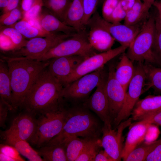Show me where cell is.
I'll return each instance as SVG.
<instances>
[{"instance_id":"obj_1","label":"cell","mask_w":161,"mask_h":161,"mask_svg":"<svg viewBox=\"0 0 161 161\" xmlns=\"http://www.w3.org/2000/svg\"><path fill=\"white\" fill-rule=\"evenodd\" d=\"M7 64L12 94L13 110L21 107L26 95L49 60L39 61L25 57L4 56Z\"/></svg>"},{"instance_id":"obj_2","label":"cell","mask_w":161,"mask_h":161,"mask_svg":"<svg viewBox=\"0 0 161 161\" xmlns=\"http://www.w3.org/2000/svg\"><path fill=\"white\" fill-rule=\"evenodd\" d=\"M63 87L46 68L29 91L21 107L35 115L63 105Z\"/></svg>"},{"instance_id":"obj_3","label":"cell","mask_w":161,"mask_h":161,"mask_svg":"<svg viewBox=\"0 0 161 161\" xmlns=\"http://www.w3.org/2000/svg\"><path fill=\"white\" fill-rule=\"evenodd\" d=\"M102 128L97 119L87 110L80 108L69 109L62 130L46 144H63L75 137L99 138Z\"/></svg>"},{"instance_id":"obj_4","label":"cell","mask_w":161,"mask_h":161,"mask_svg":"<svg viewBox=\"0 0 161 161\" xmlns=\"http://www.w3.org/2000/svg\"><path fill=\"white\" fill-rule=\"evenodd\" d=\"M68 112L62 105L40 114L36 131L30 141L31 144L40 148L57 135L63 129Z\"/></svg>"},{"instance_id":"obj_5","label":"cell","mask_w":161,"mask_h":161,"mask_svg":"<svg viewBox=\"0 0 161 161\" xmlns=\"http://www.w3.org/2000/svg\"><path fill=\"white\" fill-rule=\"evenodd\" d=\"M155 32V18L150 16L144 22L138 33L128 48L126 53L131 61L156 64L151 49Z\"/></svg>"},{"instance_id":"obj_6","label":"cell","mask_w":161,"mask_h":161,"mask_svg":"<svg viewBox=\"0 0 161 161\" xmlns=\"http://www.w3.org/2000/svg\"><path fill=\"white\" fill-rule=\"evenodd\" d=\"M97 53L89 42L86 29L76 32L61 42L37 60L46 61L54 58L71 55L86 58Z\"/></svg>"},{"instance_id":"obj_7","label":"cell","mask_w":161,"mask_h":161,"mask_svg":"<svg viewBox=\"0 0 161 161\" xmlns=\"http://www.w3.org/2000/svg\"><path fill=\"white\" fill-rule=\"evenodd\" d=\"M73 35L53 32L46 37L30 39L24 46L12 51L10 56L25 57L37 60L58 44Z\"/></svg>"},{"instance_id":"obj_8","label":"cell","mask_w":161,"mask_h":161,"mask_svg":"<svg viewBox=\"0 0 161 161\" xmlns=\"http://www.w3.org/2000/svg\"><path fill=\"white\" fill-rule=\"evenodd\" d=\"M135 68L134 75L129 83L128 90L126 92L123 107L113 122L117 126L122 121L126 119L131 113L139 98L144 91L146 83V76L142 63Z\"/></svg>"},{"instance_id":"obj_9","label":"cell","mask_w":161,"mask_h":161,"mask_svg":"<svg viewBox=\"0 0 161 161\" xmlns=\"http://www.w3.org/2000/svg\"><path fill=\"white\" fill-rule=\"evenodd\" d=\"M129 47L121 45L107 51L97 53L85 58L73 72L61 83L64 87L79 78L104 66L112 59L123 53Z\"/></svg>"},{"instance_id":"obj_10","label":"cell","mask_w":161,"mask_h":161,"mask_svg":"<svg viewBox=\"0 0 161 161\" xmlns=\"http://www.w3.org/2000/svg\"><path fill=\"white\" fill-rule=\"evenodd\" d=\"M104 67L83 75L64 87V98L78 101L85 98L96 87L105 74Z\"/></svg>"},{"instance_id":"obj_11","label":"cell","mask_w":161,"mask_h":161,"mask_svg":"<svg viewBox=\"0 0 161 161\" xmlns=\"http://www.w3.org/2000/svg\"><path fill=\"white\" fill-rule=\"evenodd\" d=\"M131 119L129 118L121 122L115 129L112 128L111 123H104L102 128L101 145L113 161H120L122 159L123 147V132L126 127L131 125Z\"/></svg>"},{"instance_id":"obj_12","label":"cell","mask_w":161,"mask_h":161,"mask_svg":"<svg viewBox=\"0 0 161 161\" xmlns=\"http://www.w3.org/2000/svg\"><path fill=\"white\" fill-rule=\"evenodd\" d=\"M88 23L101 27L109 32L115 40L119 43L121 45L129 46L140 30L137 25L129 26L120 23L109 22L104 19L97 12L92 15Z\"/></svg>"},{"instance_id":"obj_13","label":"cell","mask_w":161,"mask_h":161,"mask_svg":"<svg viewBox=\"0 0 161 161\" xmlns=\"http://www.w3.org/2000/svg\"><path fill=\"white\" fill-rule=\"evenodd\" d=\"M115 68L114 64L109 66L106 85L109 114L112 122L116 117L123 107L126 92L115 78Z\"/></svg>"},{"instance_id":"obj_14","label":"cell","mask_w":161,"mask_h":161,"mask_svg":"<svg viewBox=\"0 0 161 161\" xmlns=\"http://www.w3.org/2000/svg\"><path fill=\"white\" fill-rule=\"evenodd\" d=\"M105 73L93 94L84 102V106L95 112L104 123H111L108 98L106 90L107 79Z\"/></svg>"},{"instance_id":"obj_15","label":"cell","mask_w":161,"mask_h":161,"mask_svg":"<svg viewBox=\"0 0 161 161\" xmlns=\"http://www.w3.org/2000/svg\"><path fill=\"white\" fill-rule=\"evenodd\" d=\"M37 127V120L27 112L19 114L13 120L10 128L3 133L11 134L27 141H30Z\"/></svg>"},{"instance_id":"obj_16","label":"cell","mask_w":161,"mask_h":161,"mask_svg":"<svg viewBox=\"0 0 161 161\" xmlns=\"http://www.w3.org/2000/svg\"><path fill=\"white\" fill-rule=\"evenodd\" d=\"M86 58L80 55L55 58L49 60L48 69L61 83L69 76Z\"/></svg>"},{"instance_id":"obj_17","label":"cell","mask_w":161,"mask_h":161,"mask_svg":"<svg viewBox=\"0 0 161 161\" xmlns=\"http://www.w3.org/2000/svg\"><path fill=\"white\" fill-rule=\"evenodd\" d=\"M89 27L87 32L89 42L96 51L101 52L111 49L115 39L107 30L95 24L88 23L86 26Z\"/></svg>"},{"instance_id":"obj_18","label":"cell","mask_w":161,"mask_h":161,"mask_svg":"<svg viewBox=\"0 0 161 161\" xmlns=\"http://www.w3.org/2000/svg\"><path fill=\"white\" fill-rule=\"evenodd\" d=\"M45 8H43L37 19L43 30L48 33L61 32L69 35L77 32L73 28L60 20Z\"/></svg>"},{"instance_id":"obj_19","label":"cell","mask_w":161,"mask_h":161,"mask_svg":"<svg viewBox=\"0 0 161 161\" xmlns=\"http://www.w3.org/2000/svg\"><path fill=\"white\" fill-rule=\"evenodd\" d=\"M149 125L142 121H139L131 126L122 152V158L123 160L132 151L144 141Z\"/></svg>"},{"instance_id":"obj_20","label":"cell","mask_w":161,"mask_h":161,"mask_svg":"<svg viewBox=\"0 0 161 161\" xmlns=\"http://www.w3.org/2000/svg\"><path fill=\"white\" fill-rule=\"evenodd\" d=\"M161 109V95H149L138 100L131 113L132 119L140 121Z\"/></svg>"},{"instance_id":"obj_21","label":"cell","mask_w":161,"mask_h":161,"mask_svg":"<svg viewBox=\"0 0 161 161\" xmlns=\"http://www.w3.org/2000/svg\"><path fill=\"white\" fill-rule=\"evenodd\" d=\"M6 144L14 147L19 153L29 161H43V159L37 151L30 145L27 141L11 134H2Z\"/></svg>"},{"instance_id":"obj_22","label":"cell","mask_w":161,"mask_h":161,"mask_svg":"<svg viewBox=\"0 0 161 161\" xmlns=\"http://www.w3.org/2000/svg\"><path fill=\"white\" fill-rule=\"evenodd\" d=\"M83 0H72L66 15L64 23L73 28L77 32L86 29L83 24Z\"/></svg>"},{"instance_id":"obj_23","label":"cell","mask_w":161,"mask_h":161,"mask_svg":"<svg viewBox=\"0 0 161 161\" xmlns=\"http://www.w3.org/2000/svg\"><path fill=\"white\" fill-rule=\"evenodd\" d=\"M135 71L132 61L123 53L120 60L115 67L116 78L127 91L129 85Z\"/></svg>"},{"instance_id":"obj_24","label":"cell","mask_w":161,"mask_h":161,"mask_svg":"<svg viewBox=\"0 0 161 161\" xmlns=\"http://www.w3.org/2000/svg\"><path fill=\"white\" fill-rule=\"evenodd\" d=\"M0 99L13 110L12 94L8 67L6 62L2 59L0 62Z\"/></svg>"},{"instance_id":"obj_25","label":"cell","mask_w":161,"mask_h":161,"mask_svg":"<svg viewBox=\"0 0 161 161\" xmlns=\"http://www.w3.org/2000/svg\"><path fill=\"white\" fill-rule=\"evenodd\" d=\"M94 139L75 137L62 144L65 147L68 161H75L86 146Z\"/></svg>"},{"instance_id":"obj_26","label":"cell","mask_w":161,"mask_h":161,"mask_svg":"<svg viewBox=\"0 0 161 161\" xmlns=\"http://www.w3.org/2000/svg\"><path fill=\"white\" fill-rule=\"evenodd\" d=\"M44 161H67L64 145H46L37 151Z\"/></svg>"},{"instance_id":"obj_27","label":"cell","mask_w":161,"mask_h":161,"mask_svg":"<svg viewBox=\"0 0 161 161\" xmlns=\"http://www.w3.org/2000/svg\"><path fill=\"white\" fill-rule=\"evenodd\" d=\"M72 0H43V7L64 22L67 11Z\"/></svg>"},{"instance_id":"obj_28","label":"cell","mask_w":161,"mask_h":161,"mask_svg":"<svg viewBox=\"0 0 161 161\" xmlns=\"http://www.w3.org/2000/svg\"><path fill=\"white\" fill-rule=\"evenodd\" d=\"M148 12L145 9L141 0H135L132 7L127 12L124 24L129 26L137 25L146 16Z\"/></svg>"},{"instance_id":"obj_29","label":"cell","mask_w":161,"mask_h":161,"mask_svg":"<svg viewBox=\"0 0 161 161\" xmlns=\"http://www.w3.org/2000/svg\"><path fill=\"white\" fill-rule=\"evenodd\" d=\"M10 27L17 30L24 38L30 39L38 37H46L52 33L46 32L23 19Z\"/></svg>"},{"instance_id":"obj_30","label":"cell","mask_w":161,"mask_h":161,"mask_svg":"<svg viewBox=\"0 0 161 161\" xmlns=\"http://www.w3.org/2000/svg\"><path fill=\"white\" fill-rule=\"evenodd\" d=\"M160 139L149 143L144 142L137 146L124 160L125 161H143L158 144Z\"/></svg>"},{"instance_id":"obj_31","label":"cell","mask_w":161,"mask_h":161,"mask_svg":"<svg viewBox=\"0 0 161 161\" xmlns=\"http://www.w3.org/2000/svg\"><path fill=\"white\" fill-rule=\"evenodd\" d=\"M146 79V90L152 88L156 92L161 93V68L156 67L150 64L144 65Z\"/></svg>"},{"instance_id":"obj_32","label":"cell","mask_w":161,"mask_h":161,"mask_svg":"<svg viewBox=\"0 0 161 161\" xmlns=\"http://www.w3.org/2000/svg\"><path fill=\"white\" fill-rule=\"evenodd\" d=\"M101 147V140L94 139L86 146L75 161H94Z\"/></svg>"},{"instance_id":"obj_33","label":"cell","mask_w":161,"mask_h":161,"mask_svg":"<svg viewBox=\"0 0 161 161\" xmlns=\"http://www.w3.org/2000/svg\"><path fill=\"white\" fill-rule=\"evenodd\" d=\"M1 26L0 33L10 38L15 47L14 50L19 49L25 45L27 40L17 30L12 27Z\"/></svg>"},{"instance_id":"obj_34","label":"cell","mask_w":161,"mask_h":161,"mask_svg":"<svg viewBox=\"0 0 161 161\" xmlns=\"http://www.w3.org/2000/svg\"><path fill=\"white\" fill-rule=\"evenodd\" d=\"M151 51L156 64L161 65V22L158 16L155 18V35Z\"/></svg>"},{"instance_id":"obj_35","label":"cell","mask_w":161,"mask_h":161,"mask_svg":"<svg viewBox=\"0 0 161 161\" xmlns=\"http://www.w3.org/2000/svg\"><path fill=\"white\" fill-rule=\"evenodd\" d=\"M23 14L20 6L6 13L2 14L0 17V26H11L22 18Z\"/></svg>"},{"instance_id":"obj_36","label":"cell","mask_w":161,"mask_h":161,"mask_svg":"<svg viewBox=\"0 0 161 161\" xmlns=\"http://www.w3.org/2000/svg\"><path fill=\"white\" fill-rule=\"evenodd\" d=\"M99 0H83L84 16L83 24L86 27V25L92 15L96 12Z\"/></svg>"},{"instance_id":"obj_37","label":"cell","mask_w":161,"mask_h":161,"mask_svg":"<svg viewBox=\"0 0 161 161\" xmlns=\"http://www.w3.org/2000/svg\"><path fill=\"white\" fill-rule=\"evenodd\" d=\"M43 7V0H38L30 9L23 14L22 19L28 21L36 19Z\"/></svg>"},{"instance_id":"obj_38","label":"cell","mask_w":161,"mask_h":161,"mask_svg":"<svg viewBox=\"0 0 161 161\" xmlns=\"http://www.w3.org/2000/svg\"><path fill=\"white\" fill-rule=\"evenodd\" d=\"M121 0H105L102 7V17L108 21Z\"/></svg>"},{"instance_id":"obj_39","label":"cell","mask_w":161,"mask_h":161,"mask_svg":"<svg viewBox=\"0 0 161 161\" xmlns=\"http://www.w3.org/2000/svg\"><path fill=\"white\" fill-rule=\"evenodd\" d=\"M0 153L14 159L16 161L25 160L14 147L7 144H0Z\"/></svg>"},{"instance_id":"obj_40","label":"cell","mask_w":161,"mask_h":161,"mask_svg":"<svg viewBox=\"0 0 161 161\" xmlns=\"http://www.w3.org/2000/svg\"><path fill=\"white\" fill-rule=\"evenodd\" d=\"M127 11L125 10L120 2L113 12L108 21L112 23H119L125 19Z\"/></svg>"},{"instance_id":"obj_41","label":"cell","mask_w":161,"mask_h":161,"mask_svg":"<svg viewBox=\"0 0 161 161\" xmlns=\"http://www.w3.org/2000/svg\"><path fill=\"white\" fill-rule=\"evenodd\" d=\"M160 134V131L155 125L150 124L144 137V141L149 143L155 141Z\"/></svg>"},{"instance_id":"obj_42","label":"cell","mask_w":161,"mask_h":161,"mask_svg":"<svg viewBox=\"0 0 161 161\" xmlns=\"http://www.w3.org/2000/svg\"><path fill=\"white\" fill-rule=\"evenodd\" d=\"M140 121L149 124L161 126V109L151 114Z\"/></svg>"},{"instance_id":"obj_43","label":"cell","mask_w":161,"mask_h":161,"mask_svg":"<svg viewBox=\"0 0 161 161\" xmlns=\"http://www.w3.org/2000/svg\"><path fill=\"white\" fill-rule=\"evenodd\" d=\"M12 109L9 106L0 99V126L3 128L5 127V123L8 112Z\"/></svg>"},{"instance_id":"obj_44","label":"cell","mask_w":161,"mask_h":161,"mask_svg":"<svg viewBox=\"0 0 161 161\" xmlns=\"http://www.w3.org/2000/svg\"><path fill=\"white\" fill-rule=\"evenodd\" d=\"M0 49L4 51H13L15 47L11 40L8 37L0 33Z\"/></svg>"},{"instance_id":"obj_45","label":"cell","mask_w":161,"mask_h":161,"mask_svg":"<svg viewBox=\"0 0 161 161\" xmlns=\"http://www.w3.org/2000/svg\"><path fill=\"white\" fill-rule=\"evenodd\" d=\"M145 161H161V139L146 158Z\"/></svg>"},{"instance_id":"obj_46","label":"cell","mask_w":161,"mask_h":161,"mask_svg":"<svg viewBox=\"0 0 161 161\" xmlns=\"http://www.w3.org/2000/svg\"><path fill=\"white\" fill-rule=\"evenodd\" d=\"M21 1V0H8L7 5L2 9V14L8 12L20 6Z\"/></svg>"},{"instance_id":"obj_47","label":"cell","mask_w":161,"mask_h":161,"mask_svg":"<svg viewBox=\"0 0 161 161\" xmlns=\"http://www.w3.org/2000/svg\"><path fill=\"white\" fill-rule=\"evenodd\" d=\"M38 0H21L20 7L23 14L28 11Z\"/></svg>"},{"instance_id":"obj_48","label":"cell","mask_w":161,"mask_h":161,"mask_svg":"<svg viewBox=\"0 0 161 161\" xmlns=\"http://www.w3.org/2000/svg\"><path fill=\"white\" fill-rule=\"evenodd\" d=\"M94 161H113V160L105 150H101L96 155Z\"/></svg>"},{"instance_id":"obj_49","label":"cell","mask_w":161,"mask_h":161,"mask_svg":"<svg viewBox=\"0 0 161 161\" xmlns=\"http://www.w3.org/2000/svg\"><path fill=\"white\" fill-rule=\"evenodd\" d=\"M135 0H121L120 3L127 12L134 5Z\"/></svg>"},{"instance_id":"obj_50","label":"cell","mask_w":161,"mask_h":161,"mask_svg":"<svg viewBox=\"0 0 161 161\" xmlns=\"http://www.w3.org/2000/svg\"><path fill=\"white\" fill-rule=\"evenodd\" d=\"M156 0H143V4L145 9L148 11Z\"/></svg>"},{"instance_id":"obj_51","label":"cell","mask_w":161,"mask_h":161,"mask_svg":"<svg viewBox=\"0 0 161 161\" xmlns=\"http://www.w3.org/2000/svg\"><path fill=\"white\" fill-rule=\"evenodd\" d=\"M153 5L157 10L158 13V17L161 22V2L155 1Z\"/></svg>"},{"instance_id":"obj_52","label":"cell","mask_w":161,"mask_h":161,"mask_svg":"<svg viewBox=\"0 0 161 161\" xmlns=\"http://www.w3.org/2000/svg\"><path fill=\"white\" fill-rule=\"evenodd\" d=\"M0 161H16L14 159L0 153Z\"/></svg>"},{"instance_id":"obj_53","label":"cell","mask_w":161,"mask_h":161,"mask_svg":"<svg viewBox=\"0 0 161 161\" xmlns=\"http://www.w3.org/2000/svg\"><path fill=\"white\" fill-rule=\"evenodd\" d=\"M8 0H0V7L2 10L8 5Z\"/></svg>"}]
</instances>
